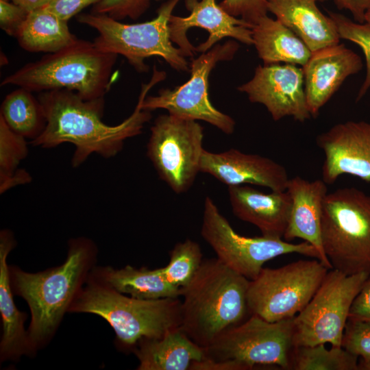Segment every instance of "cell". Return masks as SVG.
Returning <instances> with one entry per match:
<instances>
[{"mask_svg": "<svg viewBox=\"0 0 370 370\" xmlns=\"http://www.w3.org/2000/svg\"><path fill=\"white\" fill-rule=\"evenodd\" d=\"M155 85L143 84L132 114L122 123L109 125L102 121L104 97L86 100L67 89L40 92L38 99L45 114L47 125L42 133L32 140L34 147L53 148L69 143L75 147L71 160L73 167L80 166L92 153L104 158L117 155L125 140L141 134L151 119L150 111L141 108L145 94Z\"/></svg>", "mask_w": 370, "mask_h": 370, "instance_id": "6da1fadb", "label": "cell"}, {"mask_svg": "<svg viewBox=\"0 0 370 370\" xmlns=\"http://www.w3.org/2000/svg\"><path fill=\"white\" fill-rule=\"evenodd\" d=\"M97 247L81 236L68 242L65 261L60 266L29 273L9 265L14 295L23 298L29 308L27 328L30 344L36 353L53 338L66 312L96 266Z\"/></svg>", "mask_w": 370, "mask_h": 370, "instance_id": "7a4b0ae2", "label": "cell"}, {"mask_svg": "<svg viewBox=\"0 0 370 370\" xmlns=\"http://www.w3.org/2000/svg\"><path fill=\"white\" fill-rule=\"evenodd\" d=\"M249 280L217 258L204 260L190 282L182 288L181 329L203 348L249 314Z\"/></svg>", "mask_w": 370, "mask_h": 370, "instance_id": "3957f363", "label": "cell"}, {"mask_svg": "<svg viewBox=\"0 0 370 370\" xmlns=\"http://www.w3.org/2000/svg\"><path fill=\"white\" fill-rule=\"evenodd\" d=\"M179 298L141 299L126 296L91 275L77 295L68 312L100 316L114 330L116 345L132 352L144 338H160L181 327Z\"/></svg>", "mask_w": 370, "mask_h": 370, "instance_id": "277c9868", "label": "cell"}, {"mask_svg": "<svg viewBox=\"0 0 370 370\" xmlns=\"http://www.w3.org/2000/svg\"><path fill=\"white\" fill-rule=\"evenodd\" d=\"M116 58V54L99 50L93 42L77 39L24 65L5 77L1 86L14 85L31 92L67 89L84 99H97L110 90Z\"/></svg>", "mask_w": 370, "mask_h": 370, "instance_id": "5b68a950", "label": "cell"}, {"mask_svg": "<svg viewBox=\"0 0 370 370\" xmlns=\"http://www.w3.org/2000/svg\"><path fill=\"white\" fill-rule=\"evenodd\" d=\"M321 231L332 269L347 275H370V195L354 187L328 193Z\"/></svg>", "mask_w": 370, "mask_h": 370, "instance_id": "8992f818", "label": "cell"}, {"mask_svg": "<svg viewBox=\"0 0 370 370\" xmlns=\"http://www.w3.org/2000/svg\"><path fill=\"white\" fill-rule=\"evenodd\" d=\"M180 1L168 0L158 8L156 18L143 23H123L95 12L79 14L77 21L97 31L93 43L99 50L123 56L139 73L149 71L145 60L151 56L163 58L177 71H188L186 57L173 47L169 30L170 16Z\"/></svg>", "mask_w": 370, "mask_h": 370, "instance_id": "52a82bcc", "label": "cell"}, {"mask_svg": "<svg viewBox=\"0 0 370 370\" xmlns=\"http://www.w3.org/2000/svg\"><path fill=\"white\" fill-rule=\"evenodd\" d=\"M201 235L223 264L249 280L255 279L264 264L278 256L299 254L317 258V249L306 241L291 243L282 238L242 236L232 228L210 197H206Z\"/></svg>", "mask_w": 370, "mask_h": 370, "instance_id": "ba28073f", "label": "cell"}, {"mask_svg": "<svg viewBox=\"0 0 370 370\" xmlns=\"http://www.w3.org/2000/svg\"><path fill=\"white\" fill-rule=\"evenodd\" d=\"M329 270L318 259L300 260L275 269L262 268L249 281L247 294L249 314L269 322L293 318L310 301Z\"/></svg>", "mask_w": 370, "mask_h": 370, "instance_id": "9c48e42d", "label": "cell"}, {"mask_svg": "<svg viewBox=\"0 0 370 370\" xmlns=\"http://www.w3.org/2000/svg\"><path fill=\"white\" fill-rule=\"evenodd\" d=\"M369 275L328 271L310 301L293 318L294 347L341 346L351 305Z\"/></svg>", "mask_w": 370, "mask_h": 370, "instance_id": "30bf717a", "label": "cell"}, {"mask_svg": "<svg viewBox=\"0 0 370 370\" xmlns=\"http://www.w3.org/2000/svg\"><path fill=\"white\" fill-rule=\"evenodd\" d=\"M293 318L269 322L250 314L204 348L205 358L236 360L247 366L249 370L256 365H275L291 369L295 347Z\"/></svg>", "mask_w": 370, "mask_h": 370, "instance_id": "8fae6325", "label": "cell"}, {"mask_svg": "<svg viewBox=\"0 0 370 370\" xmlns=\"http://www.w3.org/2000/svg\"><path fill=\"white\" fill-rule=\"evenodd\" d=\"M150 130L147 157L173 192L186 193L200 172L204 127L196 121L168 113L158 116Z\"/></svg>", "mask_w": 370, "mask_h": 370, "instance_id": "7c38bea8", "label": "cell"}, {"mask_svg": "<svg viewBox=\"0 0 370 370\" xmlns=\"http://www.w3.org/2000/svg\"><path fill=\"white\" fill-rule=\"evenodd\" d=\"M238 47L236 42L229 40L202 53L189 64L190 77L186 83L174 89H161L155 96L145 94L141 108L150 112L164 109L177 117L204 121L226 134H232L234 120L214 108L209 99L208 77L216 64L232 60Z\"/></svg>", "mask_w": 370, "mask_h": 370, "instance_id": "4fadbf2b", "label": "cell"}, {"mask_svg": "<svg viewBox=\"0 0 370 370\" xmlns=\"http://www.w3.org/2000/svg\"><path fill=\"white\" fill-rule=\"evenodd\" d=\"M188 16L171 15L169 21L171 40L185 57L195 51L205 53L225 37L253 45L252 26L226 12L216 0H184Z\"/></svg>", "mask_w": 370, "mask_h": 370, "instance_id": "5bb4252c", "label": "cell"}, {"mask_svg": "<svg viewBox=\"0 0 370 370\" xmlns=\"http://www.w3.org/2000/svg\"><path fill=\"white\" fill-rule=\"evenodd\" d=\"M252 103L264 105L277 121L286 116L304 122L311 117L302 68L293 64L258 65L254 77L238 87Z\"/></svg>", "mask_w": 370, "mask_h": 370, "instance_id": "9a60e30c", "label": "cell"}, {"mask_svg": "<svg viewBox=\"0 0 370 370\" xmlns=\"http://www.w3.org/2000/svg\"><path fill=\"white\" fill-rule=\"evenodd\" d=\"M317 146L325 159L322 180L332 184L342 175L370 182V123L349 121L318 135Z\"/></svg>", "mask_w": 370, "mask_h": 370, "instance_id": "2e32d148", "label": "cell"}, {"mask_svg": "<svg viewBox=\"0 0 370 370\" xmlns=\"http://www.w3.org/2000/svg\"><path fill=\"white\" fill-rule=\"evenodd\" d=\"M200 172L210 174L227 186L245 184L285 191L289 180L284 166L258 154L231 149L221 153L204 151Z\"/></svg>", "mask_w": 370, "mask_h": 370, "instance_id": "e0dca14e", "label": "cell"}, {"mask_svg": "<svg viewBox=\"0 0 370 370\" xmlns=\"http://www.w3.org/2000/svg\"><path fill=\"white\" fill-rule=\"evenodd\" d=\"M361 58L344 44L313 51L302 66L306 102L311 116L330 100L346 78L362 68Z\"/></svg>", "mask_w": 370, "mask_h": 370, "instance_id": "ac0fdd59", "label": "cell"}, {"mask_svg": "<svg viewBox=\"0 0 370 370\" xmlns=\"http://www.w3.org/2000/svg\"><path fill=\"white\" fill-rule=\"evenodd\" d=\"M327 184L321 179L309 181L296 176L289 179L286 191L291 199V208L285 241L301 238L313 245L321 256V262L328 269L332 265L322 245L321 222Z\"/></svg>", "mask_w": 370, "mask_h": 370, "instance_id": "d6986e66", "label": "cell"}, {"mask_svg": "<svg viewBox=\"0 0 370 370\" xmlns=\"http://www.w3.org/2000/svg\"><path fill=\"white\" fill-rule=\"evenodd\" d=\"M16 246L13 232L10 230L0 232V314L2 334L0 341V361H17L24 355L32 357L36 353L29 342L24 323L27 314L20 311L14 301L7 258Z\"/></svg>", "mask_w": 370, "mask_h": 370, "instance_id": "ffe728a7", "label": "cell"}, {"mask_svg": "<svg viewBox=\"0 0 370 370\" xmlns=\"http://www.w3.org/2000/svg\"><path fill=\"white\" fill-rule=\"evenodd\" d=\"M233 214L257 227L262 235L282 238L287 227L291 199L286 190L260 192L247 185L228 186Z\"/></svg>", "mask_w": 370, "mask_h": 370, "instance_id": "44dd1931", "label": "cell"}, {"mask_svg": "<svg viewBox=\"0 0 370 370\" xmlns=\"http://www.w3.org/2000/svg\"><path fill=\"white\" fill-rule=\"evenodd\" d=\"M317 0H267L268 11L292 30L313 52L335 45L341 39L332 19L323 14Z\"/></svg>", "mask_w": 370, "mask_h": 370, "instance_id": "7402d4cb", "label": "cell"}, {"mask_svg": "<svg viewBox=\"0 0 370 370\" xmlns=\"http://www.w3.org/2000/svg\"><path fill=\"white\" fill-rule=\"evenodd\" d=\"M132 352L138 360V370H189L193 362L205 357L204 349L181 329L160 338H144Z\"/></svg>", "mask_w": 370, "mask_h": 370, "instance_id": "603a6c76", "label": "cell"}, {"mask_svg": "<svg viewBox=\"0 0 370 370\" xmlns=\"http://www.w3.org/2000/svg\"><path fill=\"white\" fill-rule=\"evenodd\" d=\"M90 273L118 292L137 299L179 298L182 295V288L165 279L162 267L150 269L127 265L114 269L110 266H95Z\"/></svg>", "mask_w": 370, "mask_h": 370, "instance_id": "cb8c5ba5", "label": "cell"}, {"mask_svg": "<svg viewBox=\"0 0 370 370\" xmlns=\"http://www.w3.org/2000/svg\"><path fill=\"white\" fill-rule=\"evenodd\" d=\"M251 30L253 45L264 65L284 62L304 66L311 56L303 40L276 18L267 15Z\"/></svg>", "mask_w": 370, "mask_h": 370, "instance_id": "d4e9b609", "label": "cell"}, {"mask_svg": "<svg viewBox=\"0 0 370 370\" xmlns=\"http://www.w3.org/2000/svg\"><path fill=\"white\" fill-rule=\"evenodd\" d=\"M19 45L29 52L48 53L74 43L77 37L64 21L45 6L29 12L16 37Z\"/></svg>", "mask_w": 370, "mask_h": 370, "instance_id": "484cf974", "label": "cell"}, {"mask_svg": "<svg viewBox=\"0 0 370 370\" xmlns=\"http://www.w3.org/2000/svg\"><path fill=\"white\" fill-rule=\"evenodd\" d=\"M0 116L13 132L32 140L42 133L47 125L38 99L21 87L6 95L1 103Z\"/></svg>", "mask_w": 370, "mask_h": 370, "instance_id": "4316f807", "label": "cell"}, {"mask_svg": "<svg viewBox=\"0 0 370 370\" xmlns=\"http://www.w3.org/2000/svg\"><path fill=\"white\" fill-rule=\"evenodd\" d=\"M25 138L13 132L0 116V193L32 181L30 174L18 169L28 153Z\"/></svg>", "mask_w": 370, "mask_h": 370, "instance_id": "83f0119b", "label": "cell"}, {"mask_svg": "<svg viewBox=\"0 0 370 370\" xmlns=\"http://www.w3.org/2000/svg\"><path fill=\"white\" fill-rule=\"evenodd\" d=\"M357 358L341 346H332L330 349L325 344L295 347L291 369L358 370Z\"/></svg>", "mask_w": 370, "mask_h": 370, "instance_id": "f1b7e54d", "label": "cell"}, {"mask_svg": "<svg viewBox=\"0 0 370 370\" xmlns=\"http://www.w3.org/2000/svg\"><path fill=\"white\" fill-rule=\"evenodd\" d=\"M169 255V263L162 267L163 275L172 285L182 288L190 282L202 264L201 247L197 242L186 239L176 243Z\"/></svg>", "mask_w": 370, "mask_h": 370, "instance_id": "f546056e", "label": "cell"}, {"mask_svg": "<svg viewBox=\"0 0 370 370\" xmlns=\"http://www.w3.org/2000/svg\"><path fill=\"white\" fill-rule=\"evenodd\" d=\"M328 16L335 23L340 38L358 45L365 55L366 76L357 95L356 101H358L370 88V24L366 22L356 23L343 14L335 12H328Z\"/></svg>", "mask_w": 370, "mask_h": 370, "instance_id": "4dcf8cb0", "label": "cell"}, {"mask_svg": "<svg viewBox=\"0 0 370 370\" xmlns=\"http://www.w3.org/2000/svg\"><path fill=\"white\" fill-rule=\"evenodd\" d=\"M341 347L361 360L370 361V321L347 319Z\"/></svg>", "mask_w": 370, "mask_h": 370, "instance_id": "1f68e13d", "label": "cell"}, {"mask_svg": "<svg viewBox=\"0 0 370 370\" xmlns=\"http://www.w3.org/2000/svg\"><path fill=\"white\" fill-rule=\"evenodd\" d=\"M151 0H101L92 12L106 14L116 20L137 19L149 8Z\"/></svg>", "mask_w": 370, "mask_h": 370, "instance_id": "d6a6232c", "label": "cell"}, {"mask_svg": "<svg viewBox=\"0 0 370 370\" xmlns=\"http://www.w3.org/2000/svg\"><path fill=\"white\" fill-rule=\"evenodd\" d=\"M219 5L229 14L240 16L252 27L269 12L267 0H223Z\"/></svg>", "mask_w": 370, "mask_h": 370, "instance_id": "836d02e7", "label": "cell"}, {"mask_svg": "<svg viewBox=\"0 0 370 370\" xmlns=\"http://www.w3.org/2000/svg\"><path fill=\"white\" fill-rule=\"evenodd\" d=\"M28 14L9 0H0V27L10 36L16 37Z\"/></svg>", "mask_w": 370, "mask_h": 370, "instance_id": "e575fe53", "label": "cell"}, {"mask_svg": "<svg viewBox=\"0 0 370 370\" xmlns=\"http://www.w3.org/2000/svg\"><path fill=\"white\" fill-rule=\"evenodd\" d=\"M101 0H50L45 8L61 19L69 21L85 8Z\"/></svg>", "mask_w": 370, "mask_h": 370, "instance_id": "d590c367", "label": "cell"}, {"mask_svg": "<svg viewBox=\"0 0 370 370\" xmlns=\"http://www.w3.org/2000/svg\"><path fill=\"white\" fill-rule=\"evenodd\" d=\"M348 319L370 321V279L364 283L354 298L349 312Z\"/></svg>", "mask_w": 370, "mask_h": 370, "instance_id": "8d00e7d4", "label": "cell"}, {"mask_svg": "<svg viewBox=\"0 0 370 370\" xmlns=\"http://www.w3.org/2000/svg\"><path fill=\"white\" fill-rule=\"evenodd\" d=\"M334 2L339 9L349 11L355 21L359 23H365V14L370 9V0H334Z\"/></svg>", "mask_w": 370, "mask_h": 370, "instance_id": "74e56055", "label": "cell"}, {"mask_svg": "<svg viewBox=\"0 0 370 370\" xmlns=\"http://www.w3.org/2000/svg\"><path fill=\"white\" fill-rule=\"evenodd\" d=\"M28 12L45 6L50 0H9Z\"/></svg>", "mask_w": 370, "mask_h": 370, "instance_id": "f35d334b", "label": "cell"}, {"mask_svg": "<svg viewBox=\"0 0 370 370\" xmlns=\"http://www.w3.org/2000/svg\"><path fill=\"white\" fill-rule=\"evenodd\" d=\"M365 22L370 24V9L365 14Z\"/></svg>", "mask_w": 370, "mask_h": 370, "instance_id": "ab89813d", "label": "cell"}, {"mask_svg": "<svg viewBox=\"0 0 370 370\" xmlns=\"http://www.w3.org/2000/svg\"><path fill=\"white\" fill-rule=\"evenodd\" d=\"M156 1H160V0H156Z\"/></svg>", "mask_w": 370, "mask_h": 370, "instance_id": "60d3db41", "label": "cell"}]
</instances>
